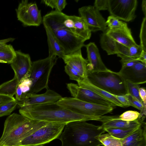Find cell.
<instances>
[{
    "instance_id": "cell-1",
    "label": "cell",
    "mask_w": 146,
    "mask_h": 146,
    "mask_svg": "<svg viewBox=\"0 0 146 146\" xmlns=\"http://www.w3.org/2000/svg\"><path fill=\"white\" fill-rule=\"evenodd\" d=\"M19 112L30 119L66 124L77 121H100L102 117V116H88L75 113L61 106L56 102L22 107Z\"/></svg>"
},
{
    "instance_id": "cell-2",
    "label": "cell",
    "mask_w": 146,
    "mask_h": 146,
    "mask_svg": "<svg viewBox=\"0 0 146 146\" xmlns=\"http://www.w3.org/2000/svg\"><path fill=\"white\" fill-rule=\"evenodd\" d=\"M58 138L61 146L103 145L96 137L106 131L101 126L85 121H77L66 124Z\"/></svg>"
},
{
    "instance_id": "cell-3",
    "label": "cell",
    "mask_w": 146,
    "mask_h": 146,
    "mask_svg": "<svg viewBox=\"0 0 146 146\" xmlns=\"http://www.w3.org/2000/svg\"><path fill=\"white\" fill-rule=\"evenodd\" d=\"M48 122L29 119L14 113L5 121L0 146H19L25 138Z\"/></svg>"
},
{
    "instance_id": "cell-4",
    "label": "cell",
    "mask_w": 146,
    "mask_h": 146,
    "mask_svg": "<svg viewBox=\"0 0 146 146\" xmlns=\"http://www.w3.org/2000/svg\"><path fill=\"white\" fill-rule=\"evenodd\" d=\"M61 13L51 11L43 17L42 23L44 27L48 29L60 43L66 54L81 49L85 41L64 25Z\"/></svg>"
},
{
    "instance_id": "cell-5",
    "label": "cell",
    "mask_w": 146,
    "mask_h": 146,
    "mask_svg": "<svg viewBox=\"0 0 146 146\" xmlns=\"http://www.w3.org/2000/svg\"><path fill=\"white\" fill-rule=\"evenodd\" d=\"M87 78L92 84L112 95L128 94L126 81L118 72L106 71L88 72Z\"/></svg>"
},
{
    "instance_id": "cell-6",
    "label": "cell",
    "mask_w": 146,
    "mask_h": 146,
    "mask_svg": "<svg viewBox=\"0 0 146 146\" xmlns=\"http://www.w3.org/2000/svg\"><path fill=\"white\" fill-rule=\"evenodd\" d=\"M57 58L56 56H48L45 58L32 62L30 72L28 77L32 84L27 94H36L43 89H48L50 74L56 63Z\"/></svg>"
},
{
    "instance_id": "cell-7",
    "label": "cell",
    "mask_w": 146,
    "mask_h": 146,
    "mask_svg": "<svg viewBox=\"0 0 146 146\" xmlns=\"http://www.w3.org/2000/svg\"><path fill=\"white\" fill-rule=\"evenodd\" d=\"M56 102L72 112L88 116L103 115L111 112L114 109L86 102L73 97H62Z\"/></svg>"
},
{
    "instance_id": "cell-8",
    "label": "cell",
    "mask_w": 146,
    "mask_h": 146,
    "mask_svg": "<svg viewBox=\"0 0 146 146\" xmlns=\"http://www.w3.org/2000/svg\"><path fill=\"white\" fill-rule=\"evenodd\" d=\"M66 124L60 123L48 122L25 138L21 145H40L49 143L58 138Z\"/></svg>"
},
{
    "instance_id": "cell-9",
    "label": "cell",
    "mask_w": 146,
    "mask_h": 146,
    "mask_svg": "<svg viewBox=\"0 0 146 146\" xmlns=\"http://www.w3.org/2000/svg\"><path fill=\"white\" fill-rule=\"evenodd\" d=\"M121 68L119 74L126 81L137 84L146 82V64L136 58L121 59Z\"/></svg>"
},
{
    "instance_id": "cell-10",
    "label": "cell",
    "mask_w": 146,
    "mask_h": 146,
    "mask_svg": "<svg viewBox=\"0 0 146 146\" xmlns=\"http://www.w3.org/2000/svg\"><path fill=\"white\" fill-rule=\"evenodd\" d=\"M137 4V0H108V10L110 15L119 20L129 22L136 17Z\"/></svg>"
},
{
    "instance_id": "cell-11",
    "label": "cell",
    "mask_w": 146,
    "mask_h": 146,
    "mask_svg": "<svg viewBox=\"0 0 146 146\" xmlns=\"http://www.w3.org/2000/svg\"><path fill=\"white\" fill-rule=\"evenodd\" d=\"M16 11L18 20L25 26H38L42 22L41 11L36 3L22 0Z\"/></svg>"
},
{
    "instance_id": "cell-12",
    "label": "cell",
    "mask_w": 146,
    "mask_h": 146,
    "mask_svg": "<svg viewBox=\"0 0 146 146\" xmlns=\"http://www.w3.org/2000/svg\"><path fill=\"white\" fill-rule=\"evenodd\" d=\"M73 97L79 100L99 105L114 108L116 106L110 101L87 89L72 83L66 84Z\"/></svg>"
},
{
    "instance_id": "cell-13",
    "label": "cell",
    "mask_w": 146,
    "mask_h": 146,
    "mask_svg": "<svg viewBox=\"0 0 146 146\" xmlns=\"http://www.w3.org/2000/svg\"><path fill=\"white\" fill-rule=\"evenodd\" d=\"M78 12L91 32L106 31L108 28L106 20L94 6L82 7L79 9Z\"/></svg>"
},
{
    "instance_id": "cell-14",
    "label": "cell",
    "mask_w": 146,
    "mask_h": 146,
    "mask_svg": "<svg viewBox=\"0 0 146 146\" xmlns=\"http://www.w3.org/2000/svg\"><path fill=\"white\" fill-rule=\"evenodd\" d=\"M15 56L10 64L19 84L29 76L32 62L29 54L19 50L15 51Z\"/></svg>"
},
{
    "instance_id": "cell-15",
    "label": "cell",
    "mask_w": 146,
    "mask_h": 146,
    "mask_svg": "<svg viewBox=\"0 0 146 146\" xmlns=\"http://www.w3.org/2000/svg\"><path fill=\"white\" fill-rule=\"evenodd\" d=\"M62 98L58 93L48 89L43 94H26L22 101H17V105L21 108L25 106L57 102Z\"/></svg>"
},
{
    "instance_id": "cell-16",
    "label": "cell",
    "mask_w": 146,
    "mask_h": 146,
    "mask_svg": "<svg viewBox=\"0 0 146 146\" xmlns=\"http://www.w3.org/2000/svg\"><path fill=\"white\" fill-rule=\"evenodd\" d=\"M62 58L66 65L76 71L81 77H87L88 62L82 56L81 49L65 54Z\"/></svg>"
},
{
    "instance_id": "cell-17",
    "label": "cell",
    "mask_w": 146,
    "mask_h": 146,
    "mask_svg": "<svg viewBox=\"0 0 146 146\" xmlns=\"http://www.w3.org/2000/svg\"><path fill=\"white\" fill-rule=\"evenodd\" d=\"M87 54L88 72L106 71L109 70L103 62L99 50L94 42L84 45Z\"/></svg>"
},
{
    "instance_id": "cell-18",
    "label": "cell",
    "mask_w": 146,
    "mask_h": 146,
    "mask_svg": "<svg viewBox=\"0 0 146 146\" xmlns=\"http://www.w3.org/2000/svg\"><path fill=\"white\" fill-rule=\"evenodd\" d=\"M105 32L116 42L127 47L137 44L132 35L131 30L126 23L120 28L113 29L108 28Z\"/></svg>"
},
{
    "instance_id": "cell-19",
    "label": "cell",
    "mask_w": 146,
    "mask_h": 146,
    "mask_svg": "<svg viewBox=\"0 0 146 146\" xmlns=\"http://www.w3.org/2000/svg\"><path fill=\"white\" fill-rule=\"evenodd\" d=\"M119 116L104 115L100 122L103 128H134L139 127L142 121L138 119L132 121H126L120 119Z\"/></svg>"
},
{
    "instance_id": "cell-20",
    "label": "cell",
    "mask_w": 146,
    "mask_h": 146,
    "mask_svg": "<svg viewBox=\"0 0 146 146\" xmlns=\"http://www.w3.org/2000/svg\"><path fill=\"white\" fill-rule=\"evenodd\" d=\"M121 140L122 146H146V123L142 121L133 133Z\"/></svg>"
},
{
    "instance_id": "cell-21",
    "label": "cell",
    "mask_w": 146,
    "mask_h": 146,
    "mask_svg": "<svg viewBox=\"0 0 146 146\" xmlns=\"http://www.w3.org/2000/svg\"><path fill=\"white\" fill-rule=\"evenodd\" d=\"M80 87L89 89L101 96L110 101L116 106L125 108L124 105L115 98L112 94L96 87L88 80L87 77L81 78L77 82Z\"/></svg>"
},
{
    "instance_id": "cell-22",
    "label": "cell",
    "mask_w": 146,
    "mask_h": 146,
    "mask_svg": "<svg viewBox=\"0 0 146 146\" xmlns=\"http://www.w3.org/2000/svg\"><path fill=\"white\" fill-rule=\"evenodd\" d=\"M47 36L48 46V56H56L61 58L65 54L64 49L52 32L44 27Z\"/></svg>"
},
{
    "instance_id": "cell-23",
    "label": "cell",
    "mask_w": 146,
    "mask_h": 146,
    "mask_svg": "<svg viewBox=\"0 0 146 146\" xmlns=\"http://www.w3.org/2000/svg\"><path fill=\"white\" fill-rule=\"evenodd\" d=\"M100 43L101 47L106 52L108 55L116 54L117 42L105 32L101 35Z\"/></svg>"
},
{
    "instance_id": "cell-24",
    "label": "cell",
    "mask_w": 146,
    "mask_h": 146,
    "mask_svg": "<svg viewBox=\"0 0 146 146\" xmlns=\"http://www.w3.org/2000/svg\"><path fill=\"white\" fill-rule=\"evenodd\" d=\"M19 84L17 78L15 76L13 79L0 85V94L13 97Z\"/></svg>"
},
{
    "instance_id": "cell-25",
    "label": "cell",
    "mask_w": 146,
    "mask_h": 146,
    "mask_svg": "<svg viewBox=\"0 0 146 146\" xmlns=\"http://www.w3.org/2000/svg\"><path fill=\"white\" fill-rule=\"evenodd\" d=\"M15 55V51L11 44H6L0 48V62L11 64Z\"/></svg>"
},
{
    "instance_id": "cell-26",
    "label": "cell",
    "mask_w": 146,
    "mask_h": 146,
    "mask_svg": "<svg viewBox=\"0 0 146 146\" xmlns=\"http://www.w3.org/2000/svg\"><path fill=\"white\" fill-rule=\"evenodd\" d=\"M104 146H122L121 139L108 133L96 137Z\"/></svg>"
},
{
    "instance_id": "cell-27",
    "label": "cell",
    "mask_w": 146,
    "mask_h": 146,
    "mask_svg": "<svg viewBox=\"0 0 146 146\" xmlns=\"http://www.w3.org/2000/svg\"><path fill=\"white\" fill-rule=\"evenodd\" d=\"M138 127L134 128H108L104 129L106 131L111 134L112 136L120 139H122L131 134Z\"/></svg>"
},
{
    "instance_id": "cell-28",
    "label": "cell",
    "mask_w": 146,
    "mask_h": 146,
    "mask_svg": "<svg viewBox=\"0 0 146 146\" xmlns=\"http://www.w3.org/2000/svg\"><path fill=\"white\" fill-rule=\"evenodd\" d=\"M41 2L59 11H61L67 4L65 0H43Z\"/></svg>"
},
{
    "instance_id": "cell-29",
    "label": "cell",
    "mask_w": 146,
    "mask_h": 146,
    "mask_svg": "<svg viewBox=\"0 0 146 146\" xmlns=\"http://www.w3.org/2000/svg\"><path fill=\"white\" fill-rule=\"evenodd\" d=\"M17 105V102L16 100L0 106V117L10 115Z\"/></svg>"
},
{
    "instance_id": "cell-30",
    "label": "cell",
    "mask_w": 146,
    "mask_h": 146,
    "mask_svg": "<svg viewBox=\"0 0 146 146\" xmlns=\"http://www.w3.org/2000/svg\"><path fill=\"white\" fill-rule=\"evenodd\" d=\"M126 81L128 94L136 98L143 105L144 104L139 96V90L140 87L139 84H134L128 81Z\"/></svg>"
},
{
    "instance_id": "cell-31",
    "label": "cell",
    "mask_w": 146,
    "mask_h": 146,
    "mask_svg": "<svg viewBox=\"0 0 146 146\" xmlns=\"http://www.w3.org/2000/svg\"><path fill=\"white\" fill-rule=\"evenodd\" d=\"M140 113L138 112L132 110L127 111L119 116L120 119L126 121H132L138 119Z\"/></svg>"
},
{
    "instance_id": "cell-32",
    "label": "cell",
    "mask_w": 146,
    "mask_h": 146,
    "mask_svg": "<svg viewBox=\"0 0 146 146\" xmlns=\"http://www.w3.org/2000/svg\"><path fill=\"white\" fill-rule=\"evenodd\" d=\"M108 28L113 29L120 28L123 26L125 23L120 21L115 17L110 15L108 16L107 20L106 21Z\"/></svg>"
},
{
    "instance_id": "cell-33",
    "label": "cell",
    "mask_w": 146,
    "mask_h": 146,
    "mask_svg": "<svg viewBox=\"0 0 146 146\" xmlns=\"http://www.w3.org/2000/svg\"><path fill=\"white\" fill-rule=\"evenodd\" d=\"M139 37L140 40V44L143 50L146 52V17L143 19L141 23Z\"/></svg>"
},
{
    "instance_id": "cell-34",
    "label": "cell",
    "mask_w": 146,
    "mask_h": 146,
    "mask_svg": "<svg viewBox=\"0 0 146 146\" xmlns=\"http://www.w3.org/2000/svg\"><path fill=\"white\" fill-rule=\"evenodd\" d=\"M116 54L121 59L130 58L129 47L117 42Z\"/></svg>"
},
{
    "instance_id": "cell-35",
    "label": "cell",
    "mask_w": 146,
    "mask_h": 146,
    "mask_svg": "<svg viewBox=\"0 0 146 146\" xmlns=\"http://www.w3.org/2000/svg\"><path fill=\"white\" fill-rule=\"evenodd\" d=\"M129 50L130 58H137L140 56L143 50L140 45L137 44L129 47Z\"/></svg>"
},
{
    "instance_id": "cell-36",
    "label": "cell",
    "mask_w": 146,
    "mask_h": 146,
    "mask_svg": "<svg viewBox=\"0 0 146 146\" xmlns=\"http://www.w3.org/2000/svg\"><path fill=\"white\" fill-rule=\"evenodd\" d=\"M64 70L70 80L77 82L82 77L76 71L67 65H66L64 66Z\"/></svg>"
},
{
    "instance_id": "cell-37",
    "label": "cell",
    "mask_w": 146,
    "mask_h": 146,
    "mask_svg": "<svg viewBox=\"0 0 146 146\" xmlns=\"http://www.w3.org/2000/svg\"><path fill=\"white\" fill-rule=\"evenodd\" d=\"M129 102L130 106H132L140 110L143 108V105L138 100L129 94L125 95Z\"/></svg>"
},
{
    "instance_id": "cell-38",
    "label": "cell",
    "mask_w": 146,
    "mask_h": 146,
    "mask_svg": "<svg viewBox=\"0 0 146 146\" xmlns=\"http://www.w3.org/2000/svg\"><path fill=\"white\" fill-rule=\"evenodd\" d=\"M94 6L99 11L108 10V0H96Z\"/></svg>"
},
{
    "instance_id": "cell-39",
    "label": "cell",
    "mask_w": 146,
    "mask_h": 146,
    "mask_svg": "<svg viewBox=\"0 0 146 146\" xmlns=\"http://www.w3.org/2000/svg\"><path fill=\"white\" fill-rule=\"evenodd\" d=\"M16 100L15 99L14 97L0 94V106Z\"/></svg>"
},
{
    "instance_id": "cell-40",
    "label": "cell",
    "mask_w": 146,
    "mask_h": 146,
    "mask_svg": "<svg viewBox=\"0 0 146 146\" xmlns=\"http://www.w3.org/2000/svg\"><path fill=\"white\" fill-rule=\"evenodd\" d=\"M118 100L125 107L130 106V105L127 98L125 95H112Z\"/></svg>"
},
{
    "instance_id": "cell-41",
    "label": "cell",
    "mask_w": 146,
    "mask_h": 146,
    "mask_svg": "<svg viewBox=\"0 0 146 146\" xmlns=\"http://www.w3.org/2000/svg\"><path fill=\"white\" fill-rule=\"evenodd\" d=\"M139 96L143 104L146 105V90L144 88H140L139 90Z\"/></svg>"
},
{
    "instance_id": "cell-42",
    "label": "cell",
    "mask_w": 146,
    "mask_h": 146,
    "mask_svg": "<svg viewBox=\"0 0 146 146\" xmlns=\"http://www.w3.org/2000/svg\"><path fill=\"white\" fill-rule=\"evenodd\" d=\"M136 59L138 61L146 64V52L143 50L139 57Z\"/></svg>"
},
{
    "instance_id": "cell-43",
    "label": "cell",
    "mask_w": 146,
    "mask_h": 146,
    "mask_svg": "<svg viewBox=\"0 0 146 146\" xmlns=\"http://www.w3.org/2000/svg\"><path fill=\"white\" fill-rule=\"evenodd\" d=\"M15 38H9L5 39L0 40V48L3 46L7 44V42L13 41Z\"/></svg>"
},
{
    "instance_id": "cell-44",
    "label": "cell",
    "mask_w": 146,
    "mask_h": 146,
    "mask_svg": "<svg viewBox=\"0 0 146 146\" xmlns=\"http://www.w3.org/2000/svg\"><path fill=\"white\" fill-rule=\"evenodd\" d=\"M141 7L142 11L145 15V17H146V0H143L141 4Z\"/></svg>"
},
{
    "instance_id": "cell-45",
    "label": "cell",
    "mask_w": 146,
    "mask_h": 146,
    "mask_svg": "<svg viewBox=\"0 0 146 146\" xmlns=\"http://www.w3.org/2000/svg\"><path fill=\"white\" fill-rule=\"evenodd\" d=\"M19 146H44L42 145H20Z\"/></svg>"
}]
</instances>
